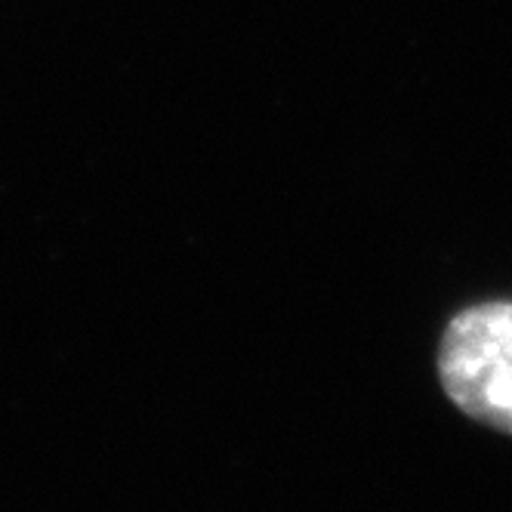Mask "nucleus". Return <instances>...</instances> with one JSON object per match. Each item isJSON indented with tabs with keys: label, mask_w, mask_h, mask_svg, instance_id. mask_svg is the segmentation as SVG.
Masks as SVG:
<instances>
[{
	"label": "nucleus",
	"mask_w": 512,
	"mask_h": 512,
	"mask_svg": "<svg viewBox=\"0 0 512 512\" xmlns=\"http://www.w3.org/2000/svg\"><path fill=\"white\" fill-rule=\"evenodd\" d=\"M438 380L454 405L512 435V303L494 300L457 312L438 346Z\"/></svg>",
	"instance_id": "f257e3e1"
}]
</instances>
